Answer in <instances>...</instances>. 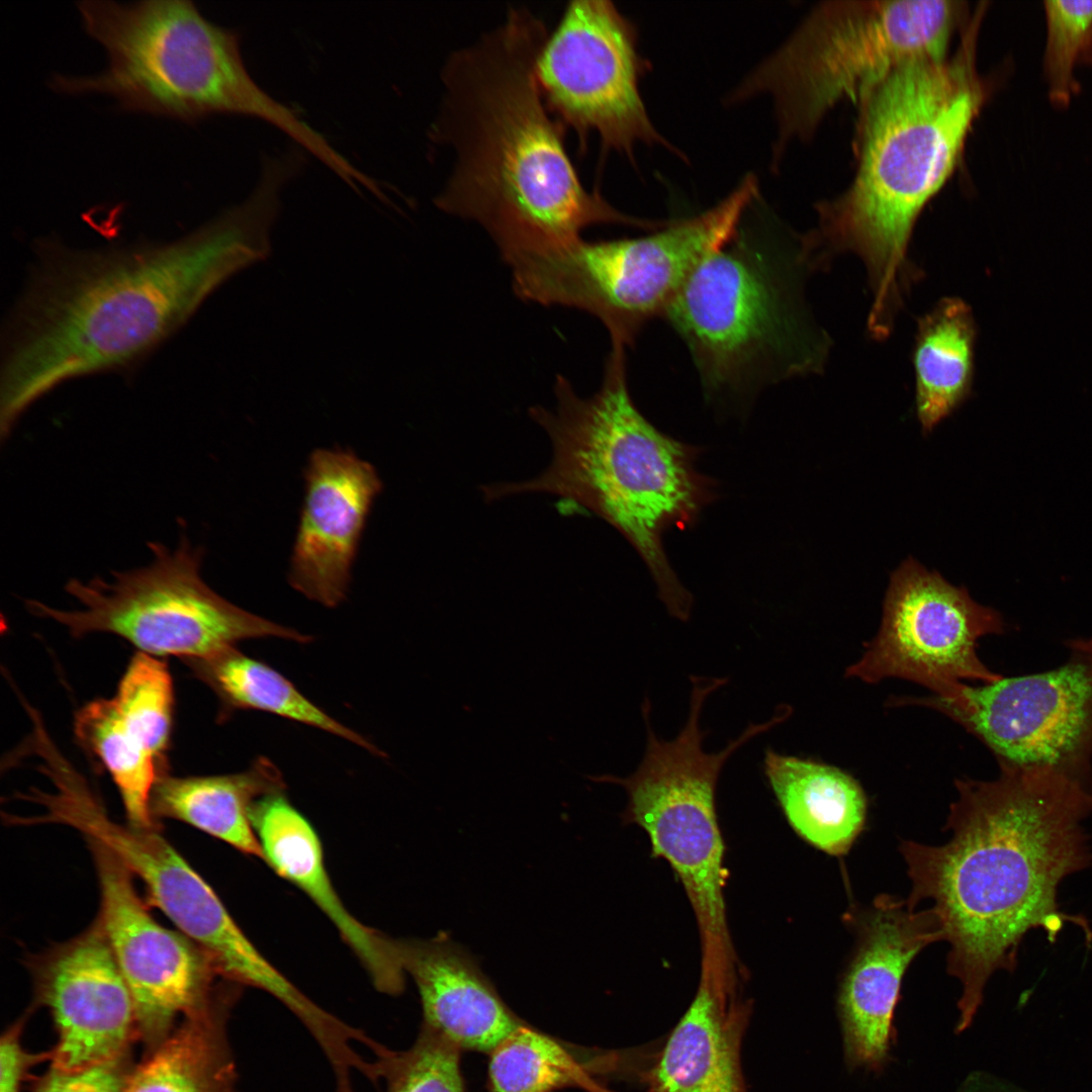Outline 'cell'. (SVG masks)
I'll use <instances>...</instances> for the list:
<instances>
[{
	"label": "cell",
	"mask_w": 1092,
	"mask_h": 1092,
	"mask_svg": "<svg viewBox=\"0 0 1092 1092\" xmlns=\"http://www.w3.org/2000/svg\"><path fill=\"white\" fill-rule=\"evenodd\" d=\"M23 1019L15 1022L1 1036L0 1041V1092H20L21 1082L30 1067L50 1054H30L20 1043Z\"/></svg>",
	"instance_id": "34"
},
{
	"label": "cell",
	"mask_w": 1092,
	"mask_h": 1092,
	"mask_svg": "<svg viewBox=\"0 0 1092 1092\" xmlns=\"http://www.w3.org/2000/svg\"><path fill=\"white\" fill-rule=\"evenodd\" d=\"M740 982L701 969L691 1005L644 1076L647 1092H746L741 1046L751 1003Z\"/></svg>",
	"instance_id": "21"
},
{
	"label": "cell",
	"mask_w": 1092,
	"mask_h": 1092,
	"mask_svg": "<svg viewBox=\"0 0 1092 1092\" xmlns=\"http://www.w3.org/2000/svg\"><path fill=\"white\" fill-rule=\"evenodd\" d=\"M304 480L289 582L307 599L334 608L347 597L358 544L382 483L369 462L324 448L309 456Z\"/></svg>",
	"instance_id": "19"
},
{
	"label": "cell",
	"mask_w": 1092,
	"mask_h": 1092,
	"mask_svg": "<svg viewBox=\"0 0 1092 1092\" xmlns=\"http://www.w3.org/2000/svg\"><path fill=\"white\" fill-rule=\"evenodd\" d=\"M1079 65L1092 67V26L1088 33Z\"/></svg>",
	"instance_id": "37"
},
{
	"label": "cell",
	"mask_w": 1092,
	"mask_h": 1092,
	"mask_svg": "<svg viewBox=\"0 0 1092 1092\" xmlns=\"http://www.w3.org/2000/svg\"><path fill=\"white\" fill-rule=\"evenodd\" d=\"M218 699V721L242 710L271 713L335 734L369 752L384 755L362 735L329 716L284 675L236 646L201 659L185 660Z\"/></svg>",
	"instance_id": "27"
},
{
	"label": "cell",
	"mask_w": 1092,
	"mask_h": 1092,
	"mask_svg": "<svg viewBox=\"0 0 1092 1092\" xmlns=\"http://www.w3.org/2000/svg\"><path fill=\"white\" fill-rule=\"evenodd\" d=\"M1003 632L996 610L909 557L891 574L877 635L845 676L868 684L907 679L934 696L964 679L993 682L1002 676L979 658L977 643L985 635Z\"/></svg>",
	"instance_id": "14"
},
{
	"label": "cell",
	"mask_w": 1092,
	"mask_h": 1092,
	"mask_svg": "<svg viewBox=\"0 0 1092 1092\" xmlns=\"http://www.w3.org/2000/svg\"><path fill=\"white\" fill-rule=\"evenodd\" d=\"M932 708L976 736L999 765L1043 769L1092 790V668L1073 652L1049 671L896 704Z\"/></svg>",
	"instance_id": "12"
},
{
	"label": "cell",
	"mask_w": 1092,
	"mask_h": 1092,
	"mask_svg": "<svg viewBox=\"0 0 1092 1092\" xmlns=\"http://www.w3.org/2000/svg\"><path fill=\"white\" fill-rule=\"evenodd\" d=\"M749 175L726 198L696 216L667 223L636 239L575 243L550 251L515 254V293L525 301L578 308L597 316L612 344L631 345L665 311L698 265L739 232L758 193Z\"/></svg>",
	"instance_id": "10"
},
{
	"label": "cell",
	"mask_w": 1092,
	"mask_h": 1092,
	"mask_svg": "<svg viewBox=\"0 0 1092 1092\" xmlns=\"http://www.w3.org/2000/svg\"><path fill=\"white\" fill-rule=\"evenodd\" d=\"M27 964L35 1001L49 1008L59 1034L53 1068L77 1070L126 1055L133 1002L97 919Z\"/></svg>",
	"instance_id": "18"
},
{
	"label": "cell",
	"mask_w": 1092,
	"mask_h": 1092,
	"mask_svg": "<svg viewBox=\"0 0 1092 1092\" xmlns=\"http://www.w3.org/2000/svg\"><path fill=\"white\" fill-rule=\"evenodd\" d=\"M971 18L961 1L823 2L729 99L771 97L777 161L789 143L811 138L836 105L859 106L901 65L948 55L954 33Z\"/></svg>",
	"instance_id": "8"
},
{
	"label": "cell",
	"mask_w": 1092,
	"mask_h": 1092,
	"mask_svg": "<svg viewBox=\"0 0 1092 1092\" xmlns=\"http://www.w3.org/2000/svg\"><path fill=\"white\" fill-rule=\"evenodd\" d=\"M999 766L993 781L956 780L946 843L899 847L908 905L930 900L950 946L946 970L962 985L957 1033L972 1025L991 975L1013 971L1029 930L1054 941L1072 922L1092 940L1087 921L1057 903L1061 882L1091 860L1082 823L1092 790L1054 771Z\"/></svg>",
	"instance_id": "2"
},
{
	"label": "cell",
	"mask_w": 1092,
	"mask_h": 1092,
	"mask_svg": "<svg viewBox=\"0 0 1092 1092\" xmlns=\"http://www.w3.org/2000/svg\"><path fill=\"white\" fill-rule=\"evenodd\" d=\"M284 789L280 769L265 756L236 774L174 777L166 772L154 786L151 813L158 823L164 818L182 821L242 853L264 859L251 808L258 799Z\"/></svg>",
	"instance_id": "24"
},
{
	"label": "cell",
	"mask_w": 1092,
	"mask_h": 1092,
	"mask_svg": "<svg viewBox=\"0 0 1092 1092\" xmlns=\"http://www.w3.org/2000/svg\"><path fill=\"white\" fill-rule=\"evenodd\" d=\"M641 68L633 25L605 0L569 2L537 62L548 108L582 147L597 133L629 157L637 143L665 145L640 95Z\"/></svg>",
	"instance_id": "13"
},
{
	"label": "cell",
	"mask_w": 1092,
	"mask_h": 1092,
	"mask_svg": "<svg viewBox=\"0 0 1092 1092\" xmlns=\"http://www.w3.org/2000/svg\"><path fill=\"white\" fill-rule=\"evenodd\" d=\"M241 989L185 1017L131 1070L126 1092H235L237 1067L228 1035Z\"/></svg>",
	"instance_id": "25"
},
{
	"label": "cell",
	"mask_w": 1092,
	"mask_h": 1092,
	"mask_svg": "<svg viewBox=\"0 0 1092 1092\" xmlns=\"http://www.w3.org/2000/svg\"><path fill=\"white\" fill-rule=\"evenodd\" d=\"M690 678L689 717L673 740H661L652 730L646 697L641 710L647 741L637 769L625 778L599 775L588 779L626 791L623 821L640 826L649 837L652 854L664 858L678 877L699 926L702 966L737 974L723 894L724 842L716 813V787L723 765L736 750L788 717L778 710L768 721L749 724L724 749L708 753L702 745L708 732L701 730V711L709 695L728 679Z\"/></svg>",
	"instance_id": "9"
},
{
	"label": "cell",
	"mask_w": 1092,
	"mask_h": 1092,
	"mask_svg": "<svg viewBox=\"0 0 1092 1092\" xmlns=\"http://www.w3.org/2000/svg\"><path fill=\"white\" fill-rule=\"evenodd\" d=\"M112 699L125 723L160 765L168 769L174 689L165 662L140 651L135 653Z\"/></svg>",
	"instance_id": "30"
},
{
	"label": "cell",
	"mask_w": 1092,
	"mask_h": 1092,
	"mask_svg": "<svg viewBox=\"0 0 1092 1092\" xmlns=\"http://www.w3.org/2000/svg\"><path fill=\"white\" fill-rule=\"evenodd\" d=\"M274 221L251 196L169 242L38 243L2 332L1 438L60 384L138 364L229 278L268 256Z\"/></svg>",
	"instance_id": "1"
},
{
	"label": "cell",
	"mask_w": 1092,
	"mask_h": 1092,
	"mask_svg": "<svg viewBox=\"0 0 1092 1092\" xmlns=\"http://www.w3.org/2000/svg\"><path fill=\"white\" fill-rule=\"evenodd\" d=\"M843 920L855 935L837 993L844 1062L849 1070L880 1073L896 1040L895 1011L907 969L943 933L931 908L915 910L889 894L866 907L851 905Z\"/></svg>",
	"instance_id": "17"
},
{
	"label": "cell",
	"mask_w": 1092,
	"mask_h": 1092,
	"mask_svg": "<svg viewBox=\"0 0 1092 1092\" xmlns=\"http://www.w3.org/2000/svg\"><path fill=\"white\" fill-rule=\"evenodd\" d=\"M548 33L531 10L511 7L500 24L454 50L441 72L430 136L451 166L434 203L480 224L503 259L571 245L595 224L661 225L622 213L581 183L565 126L539 83Z\"/></svg>",
	"instance_id": "3"
},
{
	"label": "cell",
	"mask_w": 1092,
	"mask_h": 1092,
	"mask_svg": "<svg viewBox=\"0 0 1092 1092\" xmlns=\"http://www.w3.org/2000/svg\"><path fill=\"white\" fill-rule=\"evenodd\" d=\"M975 341L972 309L959 297L941 298L919 318L912 359L916 413L924 433L970 395Z\"/></svg>",
	"instance_id": "26"
},
{
	"label": "cell",
	"mask_w": 1092,
	"mask_h": 1092,
	"mask_svg": "<svg viewBox=\"0 0 1092 1092\" xmlns=\"http://www.w3.org/2000/svg\"><path fill=\"white\" fill-rule=\"evenodd\" d=\"M87 841L100 889L96 919L131 994L135 1031L150 1051L177 1018L210 1008L237 984L223 979L187 936L156 921L124 864L102 844Z\"/></svg>",
	"instance_id": "15"
},
{
	"label": "cell",
	"mask_w": 1092,
	"mask_h": 1092,
	"mask_svg": "<svg viewBox=\"0 0 1092 1092\" xmlns=\"http://www.w3.org/2000/svg\"><path fill=\"white\" fill-rule=\"evenodd\" d=\"M250 817L267 863L300 888L328 916L379 992L400 994L405 972L398 939L361 923L346 909L330 880L322 843L310 822L283 792L255 801Z\"/></svg>",
	"instance_id": "20"
},
{
	"label": "cell",
	"mask_w": 1092,
	"mask_h": 1092,
	"mask_svg": "<svg viewBox=\"0 0 1092 1092\" xmlns=\"http://www.w3.org/2000/svg\"><path fill=\"white\" fill-rule=\"evenodd\" d=\"M86 33L105 51L106 68L89 76L55 75L51 86L105 94L128 111L192 122L213 114L256 117L305 151L322 135L252 78L236 32L205 18L187 0L77 3Z\"/></svg>",
	"instance_id": "6"
},
{
	"label": "cell",
	"mask_w": 1092,
	"mask_h": 1092,
	"mask_svg": "<svg viewBox=\"0 0 1092 1092\" xmlns=\"http://www.w3.org/2000/svg\"><path fill=\"white\" fill-rule=\"evenodd\" d=\"M131 1070L126 1055L77 1070L52 1067L33 1092H126Z\"/></svg>",
	"instance_id": "33"
},
{
	"label": "cell",
	"mask_w": 1092,
	"mask_h": 1092,
	"mask_svg": "<svg viewBox=\"0 0 1092 1092\" xmlns=\"http://www.w3.org/2000/svg\"><path fill=\"white\" fill-rule=\"evenodd\" d=\"M1043 79L1051 104L1063 109L1080 92L1075 72L1092 26V0H1049L1043 2Z\"/></svg>",
	"instance_id": "32"
},
{
	"label": "cell",
	"mask_w": 1092,
	"mask_h": 1092,
	"mask_svg": "<svg viewBox=\"0 0 1092 1092\" xmlns=\"http://www.w3.org/2000/svg\"><path fill=\"white\" fill-rule=\"evenodd\" d=\"M804 238L793 249L739 232L690 275L664 317L710 395H740L823 370L831 341L804 302Z\"/></svg>",
	"instance_id": "7"
},
{
	"label": "cell",
	"mask_w": 1092,
	"mask_h": 1092,
	"mask_svg": "<svg viewBox=\"0 0 1092 1092\" xmlns=\"http://www.w3.org/2000/svg\"><path fill=\"white\" fill-rule=\"evenodd\" d=\"M554 393L553 410H529L550 439L549 466L531 479L483 485L484 499L541 492L558 496L567 510L598 515L639 553L668 613L688 621L693 598L667 559L662 536L693 526L715 497L714 480L695 466L700 449L660 432L639 412L621 345H612L595 394L580 397L562 375Z\"/></svg>",
	"instance_id": "5"
},
{
	"label": "cell",
	"mask_w": 1092,
	"mask_h": 1092,
	"mask_svg": "<svg viewBox=\"0 0 1092 1092\" xmlns=\"http://www.w3.org/2000/svg\"><path fill=\"white\" fill-rule=\"evenodd\" d=\"M1067 645L1073 652L1082 655L1092 668V639H1075L1068 641Z\"/></svg>",
	"instance_id": "36"
},
{
	"label": "cell",
	"mask_w": 1092,
	"mask_h": 1092,
	"mask_svg": "<svg viewBox=\"0 0 1092 1092\" xmlns=\"http://www.w3.org/2000/svg\"><path fill=\"white\" fill-rule=\"evenodd\" d=\"M74 733L82 748L110 775L127 823L160 828L151 813V796L158 779L168 770L124 722L113 699H96L78 710Z\"/></svg>",
	"instance_id": "29"
},
{
	"label": "cell",
	"mask_w": 1092,
	"mask_h": 1092,
	"mask_svg": "<svg viewBox=\"0 0 1092 1092\" xmlns=\"http://www.w3.org/2000/svg\"><path fill=\"white\" fill-rule=\"evenodd\" d=\"M461 1050L433 1028L422 1024L415 1042L404 1051L375 1057L385 1092H466L460 1066Z\"/></svg>",
	"instance_id": "31"
},
{
	"label": "cell",
	"mask_w": 1092,
	"mask_h": 1092,
	"mask_svg": "<svg viewBox=\"0 0 1092 1092\" xmlns=\"http://www.w3.org/2000/svg\"><path fill=\"white\" fill-rule=\"evenodd\" d=\"M983 16L952 55L911 60L859 104L856 169L847 188L817 203L813 250L848 251L863 262L873 303L868 329L892 332L913 277L908 246L919 214L954 171L991 86L976 65Z\"/></svg>",
	"instance_id": "4"
},
{
	"label": "cell",
	"mask_w": 1092,
	"mask_h": 1092,
	"mask_svg": "<svg viewBox=\"0 0 1092 1092\" xmlns=\"http://www.w3.org/2000/svg\"><path fill=\"white\" fill-rule=\"evenodd\" d=\"M763 770L793 830L813 847L845 855L866 828L868 800L850 775L820 761L767 748Z\"/></svg>",
	"instance_id": "23"
},
{
	"label": "cell",
	"mask_w": 1092,
	"mask_h": 1092,
	"mask_svg": "<svg viewBox=\"0 0 1092 1092\" xmlns=\"http://www.w3.org/2000/svg\"><path fill=\"white\" fill-rule=\"evenodd\" d=\"M39 824L70 826L86 839L109 849L145 885L149 901L158 907L218 968H231L249 953L252 942L239 927L211 887L160 834L120 824L78 775L60 780L55 792L39 800Z\"/></svg>",
	"instance_id": "16"
},
{
	"label": "cell",
	"mask_w": 1092,
	"mask_h": 1092,
	"mask_svg": "<svg viewBox=\"0 0 1092 1092\" xmlns=\"http://www.w3.org/2000/svg\"><path fill=\"white\" fill-rule=\"evenodd\" d=\"M147 565L113 572L110 579H71L66 592L81 609L64 611L31 600L36 616L65 626L75 637L117 635L140 652L201 659L240 641L278 637L306 643L310 637L252 614L216 594L201 576L202 550L183 536L174 549L149 544Z\"/></svg>",
	"instance_id": "11"
},
{
	"label": "cell",
	"mask_w": 1092,
	"mask_h": 1092,
	"mask_svg": "<svg viewBox=\"0 0 1092 1092\" xmlns=\"http://www.w3.org/2000/svg\"><path fill=\"white\" fill-rule=\"evenodd\" d=\"M419 990L423 1023L461 1051L490 1053L525 1021L502 999L475 958L446 933L398 939Z\"/></svg>",
	"instance_id": "22"
},
{
	"label": "cell",
	"mask_w": 1092,
	"mask_h": 1092,
	"mask_svg": "<svg viewBox=\"0 0 1092 1092\" xmlns=\"http://www.w3.org/2000/svg\"><path fill=\"white\" fill-rule=\"evenodd\" d=\"M605 1073L609 1053L578 1049L524 1022L489 1053L488 1092H612L597 1080Z\"/></svg>",
	"instance_id": "28"
},
{
	"label": "cell",
	"mask_w": 1092,
	"mask_h": 1092,
	"mask_svg": "<svg viewBox=\"0 0 1092 1092\" xmlns=\"http://www.w3.org/2000/svg\"><path fill=\"white\" fill-rule=\"evenodd\" d=\"M957 1092H1029L989 1073H971Z\"/></svg>",
	"instance_id": "35"
},
{
	"label": "cell",
	"mask_w": 1092,
	"mask_h": 1092,
	"mask_svg": "<svg viewBox=\"0 0 1092 1092\" xmlns=\"http://www.w3.org/2000/svg\"><path fill=\"white\" fill-rule=\"evenodd\" d=\"M375 1045H376V1046L378 1045V1041H376V1044H375ZM376 1046H374L373 1049H371V1051L375 1050V1049H376ZM370 1066H371V1065H370V1062H368V1068H367V1070H366V1071H365L364 1073H362V1075H366V1074H368V1072H369V1070H370ZM360 1074H361V1073H360ZM352 1087H353V1086H352V1083H351V1084H350L349 1086H347V1087H341V1086H339V1085L337 1084V1088H338L339 1090H341V1091H349V1090H351V1088H352Z\"/></svg>",
	"instance_id": "38"
}]
</instances>
